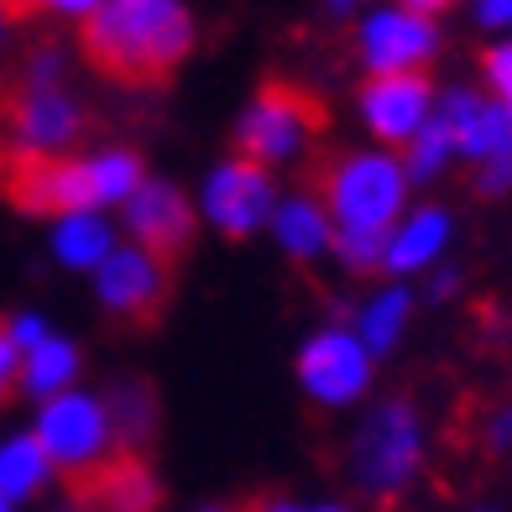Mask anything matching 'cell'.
<instances>
[{
    "mask_svg": "<svg viewBox=\"0 0 512 512\" xmlns=\"http://www.w3.org/2000/svg\"><path fill=\"white\" fill-rule=\"evenodd\" d=\"M199 27L183 0H100L79 21V53L121 89H162L194 53Z\"/></svg>",
    "mask_w": 512,
    "mask_h": 512,
    "instance_id": "1",
    "label": "cell"
},
{
    "mask_svg": "<svg viewBox=\"0 0 512 512\" xmlns=\"http://www.w3.org/2000/svg\"><path fill=\"white\" fill-rule=\"evenodd\" d=\"M309 199L335 230H382L408 215V173L398 152H335L309 162Z\"/></svg>",
    "mask_w": 512,
    "mask_h": 512,
    "instance_id": "2",
    "label": "cell"
},
{
    "mask_svg": "<svg viewBox=\"0 0 512 512\" xmlns=\"http://www.w3.org/2000/svg\"><path fill=\"white\" fill-rule=\"evenodd\" d=\"M424 460H429V429L418 403L408 398L377 403L351 439V481L371 502H398L418 481Z\"/></svg>",
    "mask_w": 512,
    "mask_h": 512,
    "instance_id": "3",
    "label": "cell"
},
{
    "mask_svg": "<svg viewBox=\"0 0 512 512\" xmlns=\"http://www.w3.org/2000/svg\"><path fill=\"white\" fill-rule=\"evenodd\" d=\"M0 199L11 209H21V215L74 220V215H89L100 204V189H95L89 157L0 142Z\"/></svg>",
    "mask_w": 512,
    "mask_h": 512,
    "instance_id": "4",
    "label": "cell"
},
{
    "mask_svg": "<svg viewBox=\"0 0 512 512\" xmlns=\"http://www.w3.org/2000/svg\"><path fill=\"white\" fill-rule=\"evenodd\" d=\"M434 115L450 126L460 162L471 168V189L481 199L512 194V110L486 100L481 89H445Z\"/></svg>",
    "mask_w": 512,
    "mask_h": 512,
    "instance_id": "5",
    "label": "cell"
},
{
    "mask_svg": "<svg viewBox=\"0 0 512 512\" xmlns=\"http://www.w3.org/2000/svg\"><path fill=\"white\" fill-rule=\"evenodd\" d=\"M324 121L330 115H324V100L314 89L293 84V79H262L251 110L236 126V157L256 162V168H272V162L293 157L304 142H314Z\"/></svg>",
    "mask_w": 512,
    "mask_h": 512,
    "instance_id": "6",
    "label": "cell"
},
{
    "mask_svg": "<svg viewBox=\"0 0 512 512\" xmlns=\"http://www.w3.org/2000/svg\"><path fill=\"white\" fill-rule=\"evenodd\" d=\"M0 126L11 131L16 147L58 152L84 131V110L68 100L63 79H32V74H6L0 79Z\"/></svg>",
    "mask_w": 512,
    "mask_h": 512,
    "instance_id": "7",
    "label": "cell"
},
{
    "mask_svg": "<svg viewBox=\"0 0 512 512\" xmlns=\"http://www.w3.org/2000/svg\"><path fill=\"white\" fill-rule=\"evenodd\" d=\"M63 486L79 512H157L162 507L152 460L142 450H121V445L79 465V471H63Z\"/></svg>",
    "mask_w": 512,
    "mask_h": 512,
    "instance_id": "8",
    "label": "cell"
},
{
    "mask_svg": "<svg viewBox=\"0 0 512 512\" xmlns=\"http://www.w3.org/2000/svg\"><path fill=\"white\" fill-rule=\"evenodd\" d=\"M356 58L366 74H429L439 58V21L408 6H382L356 27Z\"/></svg>",
    "mask_w": 512,
    "mask_h": 512,
    "instance_id": "9",
    "label": "cell"
},
{
    "mask_svg": "<svg viewBox=\"0 0 512 512\" xmlns=\"http://www.w3.org/2000/svg\"><path fill=\"white\" fill-rule=\"evenodd\" d=\"M173 298V272L157 267L147 251H115L105 256L100 267V304L110 314V324H121V330H157L162 324V309H168Z\"/></svg>",
    "mask_w": 512,
    "mask_h": 512,
    "instance_id": "10",
    "label": "cell"
},
{
    "mask_svg": "<svg viewBox=\"0 0 512 512\" xmlns=\"http://www.w3.org/2000/svg\"><path fill=\"white\" fill-rule=\"evenodd\" d=\"M356 100H361V121L382 142V152H403L429 126L439 89L429 74H366Z\"/></svg>",
    "mask_w": 512,
    "mask_h": 512,
    "instance_id": "11",
    "label": "cell"
},
{
    "mask_svg": "<svg viewBox=\"0 0 512 512\" xmlns=\"http://www.w3.org/2000/svg\"><path fill=\"white\" fill-rule=\"evenodd\" d=\"M126 225L136 236V251H147L157 267L178 272L183 256L194 251L199 236V220H194V204L183 199L173 183H142L131 199H126Z\"/></svg>",
    "mask_w": 512,
    "mask_h": 512,
    "instance_id": "12",
    "label": "cell"
},
{
    "mask_svg": "<svg viewBox=\"0 0 512 512\" xmlns=\"http://www.w3.org/2000/svg\"><path fill=\"white\" fill-rule=\"evenodd\" d=\"M298 382L314 392V403H356L371 382V356L356 340L351 324H335L309 340V351L298 356Z\"/></svg>",
    "mask_w": 512,
    "mask_h": 512,
    "instance_id": "13",
    "label": "cell"
},
{
    "mask_svg": "<svg viewBox=\"0 0 512 512\" xmlns=\"http://www.w3.org/2000/svg\"><path fill=\"white\" fill-rule=\"evenodd\" d=\"M42 455H48L58 471H79V465L100 460L110 450V424H105V408L84 392H63L42 408V429L32 434Z\"/></svg>",
    "mask_w": 512,
    "mask_h": 512,
    "instance_id": "14",
    "label": "cell"
},
{
    "mask_svg": "<svg viewBox=\"0 0 512 512\" xmlns=\"http://www.w3.org/2000/svg\"><path fill=\"white\" fill-rule=\"evenodd\" d=\"M204 204H209V220L220 225V236L241 241L272 215V173L246 162V157H230L225 168L209 178Z\"/></svg>",
    "mask_w": 512,
    "mask_h": 512,
    "instance_id": "15",
    "label": "cell"
},
{
    "mask_svg": "<svg viewBox=\"0 0 512 512\" xmlns=\"http://www.w3.org/2000/svg\"><path fill=\"white\" fill-rule=\"evenodd\" d=\"M455 241V215L445 204H418L392 225L387 236V256H382V272L392 277H413V272H434L439 256L450 251Z\"/></svg>",
    "mask_w": 512,
    "mask_h": 512,
    "instance_id": "16",
    "label": "cell"
},
{
    "mask_svg": "<svg viewBox=\"0 0 512 512\" xmlns=\"http://www.w3.org/2000/svg\"><path fill=\"white\" fill-rule=\"evenodd\" d=\"M100 408H105L110 434L121 439V450H142L147 439L157 434V418H162L157 392H152V382H142V377H121Z\"/></svg>",
    "mask_w": 512,
    "mask_h": 512,
    "instance_id": "17",
    "label": "cell"
},
{
    "mask_svg": "<svg viewBox=\"0 0 512 512\" xmlns=\"http://www.w3.org/2000/svg\"><path fill=\"white\" fill-rule=\"evenodd\" d=\"M408 319H413V293L403 283H387L382 293H371L361 314H356V340L366 345V356L377 361L387 351H398V340L408 335Z\"/></svg>",
    "mask_w": 512,
    "mask_h": 512,
    "instance_id": "18",
    "label": "cell"
},
{
    "mask_svg": "<svg viewBox=\"0 0 512 512\" xmlns=\"http://www.w3.org/2000/svg\"><path fill=\"white\" fill-rule=\"evenodd\" d=\"M277 236H283V246L298 256V262H309V256L330 251L335 225H330V215H324V209L304 194V199H293V204L277 209Z\"/></svg>",
    "mask_w": 512,
    "mask_h": 512,
    "instance_id": "19",
    "label": "cell"
},
{
    "mask_svg": "<svg viewBox=\"0 0 512 512\" xmlns=\"http://www.w3.org/2000/svg\"><path fill=\"white\" fill-rule=\"evenodd\" d=\"M74 371H79L74 351L48 335L42 345H32V351L21 356V392H37V398H63L68 382H74Z\"/></svg>",
    "mask_w": 512,
    "mask_h": 512,
    "instance_id": "20",
    "label": "cell"
},
{
    "mask_svg": "<svg viewBox=\"0 0 512 512\" xmlns=\"http://www.w3.org/2000/svg\"><path fill=\"white\" fill-rule=\"evenodd\" d=\"M403 157V173H408V183H434L439 173L450 168V162H460V152H455V136H450V126L439 121V115H429V126L413 136V142L398 152Z\"/></svg>",
    "mask_w": 512,
    "mask_h": 512,
    "instance_id": "21",
    "label": "cell"
},
{
    "mask_svg": "<svg viewBox=\"0 0 512 512\" xmlns=\"http://www.w3.org/2000/svg\"><path fill=\"white\" fill-rule=\"evenodd\" d=\"M48 455H42L37 439H11L0 450V492L6 497H37L42 481H48Z\"/></svg>",
    "mask_w": 512,
    "mask_h": 512,
    "instance_id": "22",
    "label": "cell"
},
{
    "mask_svg": "<svg viewBox=\"0 0 512 512\" xmlns=\"http://www.w3.org/2000/svg\"><path fill=\"white\" fill-rule=\"evenodd\" d=\"M89 168H95V189H100V204H110V199H121V204H126V199H131V194L147 183V173H142V157H136V152H126V147L89 157Z\"/></svg>",
    "mask_w": 512,
    "mask_h": 512,
    "instance_id": "23",
    "label": "cell"
},
{
    "mask_svg": "<svg viewBox=\"0 0 512 512\" xmlns=\"http://www.w3.org/2000/svg\"><path fill=\"white\" fill-rule=\"evenodd\" d=\"M58 256L68 267H95L110 256V230L89 215H74L68 225H58Z\"/></svg>",
    "mask_w": 512,
    "mask_h": 512,
    "instance_id": "24",
    "label": "cell"
},
{
    "mask_svg": "<svg viewBox=\"0 0 512 512\" xmlns=\"http://www.w3.org/2000/svg\"><path fill=\"white\" fill-rule=\"evenodd\" d=\"M330 246L340 251V262L351 272H377L382 256H387V236H382V230H335Z\"/></svg>",
    "mask_w": 512,
    "mask_h": 512,
    "instance_id": "25",
    "label": "cell"
},
{
    "mask_svg": "<svg viewBox=\"0 0 512 512\" xmlns=\"http://www.w3.org/2000/svg\"><path fill=\"white\" fill-rule=\"evenodd\" d=\"M481 95L486 100H497L502 110H512V37L492 42V48L481 53Z\"/></svg>",
    "mask_w": 512,
    "mask_h": 512,
    "instance_id": "26",
    "label": "cell"
},
{
    "mask_svg": "<svg viewBox=\"0 0 512 512\" xmlns=\"http://www.w3.org/2000/svg\"><path fill=\"white\" fill-rule=\"evenodd\" d=\"M476 434H481V450H486V455H512V403L486 408L481 424H476Z\"/></svg>",
    "mask_w": 512,
    "mask_h": 512,
    "instance_id": "27",
    "label": "cell"
},
{
    "mask_svg": "<svg viewBox=\"0 0 512 512\" xmlns=\"http://www.w3.org/2000/svg\"><path fill=\"white\" fill-rule=\"evenodd\" d=\"M21 392V351L11 340V319H0V408Z\"/></svg>",
    "mask_w": 512,
    "mask_h": 512,
    "instance_id": "28",
    "label": "cell"
},
{
    "mask_svg": "<svg viewBox=\"0 0 512 512\" xmlns=\"http://www.w3.org/2000/svg\"><path fill=\"white\" fill-rule=\"evenodd\" d=\"M471 16H476L481 32L512 37V0H471Z\"/></svg>",
    "mask_w": 512,
    "mask_h": 512,
    "instance_id": "29",
    "label": "cell"
},
{
    "mask_svg": "<svg viewBox=\"0 0 512 512\" xmlns=\"http://www.w3.org/2000/svg\"><path fill=\"white\" fill-rule=\"evenodd\" d=\"M460 288H465L460 267H434V272H429V298H434V304H450V298H460Z\"/></svg>",
    "mask_w": 512,
    "mask_h": 512,
    "instance_id": "30",
    "label": "cell"
},
{
    "mask_svg": "<svg viewBox=\"0 0 512 512\" xmlns=\"http://www.w3.org/2000/svg\"><path fill=\"white\" fill-rule=\"evenodd\" d=\"M48 0H0V21H37Z\"/></svg>",
    "mask_w": 512,
    "mask_h": 512,
    "instance_id": "31",
    "label": "cell"
},
{
    "mask_svg": "<svg viewBox=\"0 0 512 512\" xmlns=\"http://www.w3.org/2000/svg\"><path fill=\"white\" fill-rule=\"evenodd\" d=\"M246 512H293V507L272 492H256V497H246Z\"/></svg>",
    "mask_w": 512,
    "mask_h": 512,
    "instance_id": "32",
    "label": "cell"
},
{
    "mask_svg": "<svg viewBox=\"0 0 512 512\" xmlns=\"http://www.w3.org/2000/svg\"><path fill=\"white\" fill-rule=\"evenodd\" d=\"M48 6H53V11H63V16H79V21H84L89 11L100 6V0H48Z\"/></svg>",
    "mask_w": 512,
    "mask_h": 512,
    "instance_id": "33",
    "label": "cell"
},
{
    "mask_svg": "<svg viewBox=\"0 0 512 512\" xmlns=\"http://www.w3.org/2000/svg\"><path fill=\"white\" fill-rule=\"evenodd\" d=\"M398 6H408V11H418V16H439V11H450L455 0H398Z\"/></svg>",
    "mask_w": 512,
    "mask_h": 512,
    "instance_id": "34",
    "label": "cell"
},
{
    "mask_svg": "<svg viewBox=\"0 0 512 512\" xmlns=\"http://www.w3.org/2000/svg\"><path fill=\"white\" fill-rule=\"evenodd\" d=\"M330 11H356V6H366V0H324Z\"/></svg>",
    "mask_w": 512,
    "mask_h": 512,
    "instance_id": "35",
    "label": "cell"
},
{
    "mask_svg": "<svg viewBox=\"0 0 512 512\" xmlns=\"http://www.w3.org/2000/svg\"><path fill=\"white\" fill-rule=\"evenodd\" d=\"M204 512H246V502H230V507H204Z\"/></svg>",
    "mask_w": 512,
    "mask_h": 512,
    "instance_id": "36",
    "label": "cell"
},
{
    "mask_svg": "<svg viewBox=\"0 0 512 512\" xmlns=\"http://www.w3.org/2000/svg\"><path fill=\"white\" fill-rule=\"evenodd\" d=\"M0 512H11V497L6 492H0Z\"/></svg>",
    "mask_w": 512,
    "mask_h": 512,
    "instance_id": "37",
    "label": "cell"
},
{
    "mask_svg": "<svg viewBox=\"0 0 512 512\" xmlns=\"http://www.w3.org/2000/svg\"><path fill=\"white\" fill-rule=\"evenodd\" d=\"M314 512H345V507H314Z\"/></svg>",
    "mask_w": 512,
    "mask_h": 512,
    "instance_id": "38",
    "label": "cell"
},
{
    "mask_svg": "<svg viewBox=\"0 0 512 512\" xmlns=\"http://www.w3.org/2000/svg\"><path fill=\"white\" fill-rule=\"evenodd\" d=\"M476 512H502V507H476Z\"/></svg>",
    "mask_w": 512,
    "mask_h": 512,
    "instance_id": "39",
    "label": "cell"
}]
</instances>
